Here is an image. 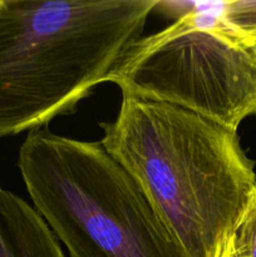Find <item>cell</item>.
Returning a JSON list of instances; mask_svg holds the SVG:
<instances>
[{
  "label": "cell",
  "mask_w": 256,
  "mask_h": 257,
  "mask_svg": "<svg viewBox=\"0 0 256 257\" xmlns=\"http://www.w3.org/2000/svg\"><path fill=\"white\" fill-rule=\"evenodd\" d=\"M247 43H251V44H256V35H255V37L251 38V39H248Z\"/></svg>",
  "instance_id": "cell-9"
},
{
  "label": "cell",
  "mask_w": 256,
  "mask_h": 257,
  "mask_svg": "<svg viewBox=\"0 0 256 257\" xmlns=\"http://www.w3.org/2000/svg\"><path fill=\"white\" fill-rule=\"evenodd\" d=\"M217 257H236L235 252H233V250H232V246H231L230 237L227 238V241L225 242V245L222 246V248H221L220 253H218Z\"/></svg>",
  "instance_id": "cell-8"
},
{
  "label": "cell",
  "mask_w": 256,
  "mask_h": 257,
  "mask_svg": "<svg viewBox=\"0 0 256 257\" xmlns=\"http://www.w3.org/2000/svg\"><path fill=\"white\" fill-rule=\"evenodd\" d=\"M100 128V143L140 186L180 256L217 257L256 188L237 132L131 94Z\"/></svg>",
  "instance_id": "cell-1"
},
{
  "label": "cell",
  "mask_w": 256,
  "mask_h": 257,
  "mask_svg": "<svg viewBox=\"0 0 256 257\" xmlns=\"http://www.w3.org/2000/svg\"><path fill=\"white\" fill-rule=\"evenodd\" d=\"M236 257H256V188L230 236Z\"/></svg>",
  "instance_id": "cell-7"
},
{
  "label": "cell",
  "mask_w": 256,
  "mask_h": 257,
  "mask_svg": "<svg viewBox=\"0 0 256 257\" xmlns=\"http://www.w3.org/2000/svg\"><path fill=\"white\" fill-rule=\"evenodd\" d=\"M0 257H67L40 213L2 183Z\"/></svg>",
  "instance_id": "cell-5"
},
{
  "label": "cell",
  "mask_w": 256,
  "mask_h": 257,
  "mask_svg": "<svg viewBox=\"0 0 256 257\" xmlns=\"http://www.w3.org/2000/svg\"><path fill=\"white\" fill-rule=\"evenodd\" d=\"M158 0H0V138L70 114L109 82Z\"/></svg>",
  "instance_id": "cell-2"
},
{
  "label": "cell",
  "mask_w": 256,
  "mask_h": 257,
  "mask_svg": "<svg viewBox=\"0 0 256 257\" xmlns=\"http://www.w3.org/2000/svg\"><path fill=\"white\" fill-rule=\"evenodd\" d=\"M221 10L222 2H188L183 17L136 43L109 82L237 132L256 115V44L231 32Z\"/></svg>",
  "instance_id": "cell-4"
},
{
  "label": "cell",
  "mask_w": 256,
  "mask_h": 257,
  "mask_svg": "<svg viewBox=\"0 0 256 257\" xmlns=\"http://www.w3.org/2000/svg\"><path fill=\"white\" fill-rule=\"evenodd\" d=\"M18 167L69 257H181L140 186L100 141L32 130Z\"/></svg>",
  "instance_id": "cell-3"
},
{
  "label": "cell",
  "mask_w": 256,
  "mask_h": 257,
  "mask_svg": "<svg viewBox=\"0 0 256 257\" xmlns=\"http://www.w3.org/2000/svg\"><path fill=\"white\" fill-rule=\"evenodd\" d=\"M221 18L226 27L245 42L256 35V0L222 2Z\"/></svg>",
  "instance_id": "cell-6"
}]
</instances>
